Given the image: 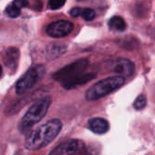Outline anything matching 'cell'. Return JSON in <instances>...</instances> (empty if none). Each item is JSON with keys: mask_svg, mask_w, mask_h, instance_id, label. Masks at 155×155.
I'll list each match as a JSON object with an SVG mask.
<instances>
[{"mask_svg": "<svg viewBox=\"0 0 155 155\" xmlns=\"http://www.w3.org/2000/svg\"><path fill=\"white\" fill-rule=\"evenodd\" d=\"M51 103L52 98L50 96H45L40 98L34 104H32L21 120L19 125L20 131L22 133H27L35 124L40 122L47 114Z\"/></svg>", "mask_w": 155, "mask_h": 155, "instance_id": "obj_2", "label": "cell"}, {"mask_svg": "<svg viewBox=\"0 0 155 155\" xmlns=\"http://www.w3.org/2000/svg\"><path fill=\"white\" fill-rule=\"evenodd\" d=\"M124 77L122 75L112 76L93 84L85 93V98L89 101L101 99L113 93L124 84Z\"/></svg>", "mask_w": 155, "mask_h": 155, "instance_id": "obj_3", "label": "cell"}, {"mask_svg": "<svg viewBox=\"0 0 155 155\" xmlns=\"http://www.w3.org/2000/svg\"><path fill=\"white\" fill-rule=\"evenodd\" d=\"M94 78H95V74H82L81 75H79L78 77H76L75 79H74L73 81H71L70 83L66 84L65 85H64V88L66 89H71V88H74L78 85L81 84H84L87 82L93 80Z\"/></svg>", "mask_w": 155, "mask_h": 155, "instance_id": "obj_14", "label": "cell"}, {"mask_svg": "<svg viewBox=\"0 0 155 155\" xmlns=\"http://www.w3.org/2000/svg\"><path fill=\"white\" fill-rule=\"evenodd\" d=\"M88 66V61L86 59H81L78 60L63 69L57 71L54 74L53 78L56 81H59L63 84V86L66 84L70 83L82 74H84V70Z\"/></svg>", "mask_w": 155, "mask_h": 155, "instance_id": "obj_4", "label": "cell"}, {"mask_svg": "<svg viewBox=\"0 0 155 155\" xmlns=\"http://www.w3.org/2000/svg\"><path fill=\"white\" fill-rule=\"evenodd\" d=\"M70 15L73 17L82 16L85 21H92L95 17V12L92 8L88 7H74L70 11Z\"/></svg>", "mask_w": 155, "mask_h": 155, "instance_id": "obj_11", "label": "cell"}, {"mask_svg": "<svg viewBox=\"0 0 155 155\" xmlns=\"http://www.w3.org/2000/svg\"><path fill=\"white\" fill-rule=\"evenodd\" d=\"M2 67H1V65H0V77H1V75H2Z\"/></svg>", "mask_w": 155, "mask_h": 155, "instance_id": "obj_18", "label": "cell"}, {"mask_svg": "<svg viewBox=\"0 0 155 155\" xmlns=\"http://www.w3.org/2000/svg\"><path fill=\"white\" fill-rule=\"evenodd\" d=\"M109 28L112 31L124 32L126 29V23L121 16H114L108 22Z\"/></svg>", "mask_w": 155, "mask_h": 155, "instance_id": "obj_15", "label": "cell"}, {"mask_svg": "<svg viewBox=\"0 0 155 155\" xmlns=\"http://www.w3.org/2000/svg\"><path fill=\"white\" fill-rule=\"evenodd\" d=\"M134 64L126 58H120L116 61L114 71L122 76H130L134 73Z\"/></svg>", "mask_w": 155, "mask_h": 155, "instance_id": "obj_8", "label": "cell"}, {"mask_svg": "<svg viewBox=\"0 0 155 155\" xmlns=\"http://www.w3.org/2000/svg\"><path fill=\"white\" fill-rule=\"evenodd\" d=\"M84 152V144L79 140L66 141L55 147L50 154H80Z\"/></svg>", "mask_w": 155, "mask_h": 155, "instance_id": "obj_7", "label": "cell"}, {"mask_svg": "<svg viewBox=\"0 0 155 155\" xmlns=\"http://www.w3.org/2000/svg\"><path fill=\"white\" fill-rule=\"evenodd\" d=\"M27 4H28L27 0H15V1H13V3L11 5H9L6 7L5 13L11 18H15L20 15L21 9L25 7L27 5Z\"/></svg>", "mask_w": 155, "mask_h": 155, "instance_id": "obj_12", "label": "cell"}, {"mask_svg": "<svg viewBox=\"0 0 155 155\" xmlns=\"http://www.w3.org/2000/svg\"><path fill=\"white\" fill-rule=\"evenodd\" d=\"M89 129L97 134H104L110 129L109 123L104 118H92L88 122Z\"/></svg>", "mask_w": 155, "mask_h": 155, "instance_id": "obj_9", "label": "cell"}, {"mask_svg": "<svg viewBox=\"0 0 155 155\" xmlns=\"http://www.w3.org/2000/svg\"><path fill=\"white\" fill-rule=\"evenodd\" d=\"M66 0H48V8L51 10H57L64 6Z\"/></svg>", "mask_w": 155, "mask_h": 155, "instance_id": "obj_17", "label": "cell"}, {"mask_svg": "<svg viewBox=\"0 0 155 155\" xmlns=\"http://www.w3.org/2000/svg\"><path fill=\"white\" fill-rule=\"evenodd\" d=\"M146 104H147V100H146L145 95L141 94V95H139V96L136 98V100L134 101V107L136 110L140 111V110H143V109L146 106Z\"/></svg>", "mask_w": 155, "mask_h": 155, "instance_id": "obj_16", "label": "cell"}, {"mask_svg": "<svg viewBox=\"0 0 155 155\" xmlns=\"http://www.w3.org/2000/svg\"><path fill=\"white\" fill-rule=\"evenodd\" d=\"M65 51H66V46L64 45H62V44H59V43H52L46 48L47 57L49 59L50 58L51 59L56 58L57 56L64 54Z\"/></svg>", "mask_w": 155, "mask_h": 155, "instance_id": "obj_13", "label": "cell"}, {"mask_svg": "<svg viewBox=\"0 0 155 155\" xmlns=\"http://www.w3.org/2000/svg\"><path fill=\"white\" fill-rule=\"evenodd\" d=\"M62 123L58 119L47 121L31 132L25 139V147L28 151H37L50 144L60 134Z\"/></svg>", "mask_w": 155, "mask_h": 155, "instance_id": "obj_1", "label": "cell"}, {"mask_svg": "<svg viewBox=\"0 0 155 155\" xmlns=\"http://www.w3.org/2000/svg\"><path fill=\"white\" fill-rule=\"evenodd\" d=\"M45 74V68L43 64H36L30 68L22 78L18 80L15 85V91L17 94H22L31 89L36 84Z\"/></svg>", "mask_w": 155, "mask_h": 155, "instance_id": "obj_5", "label": "cell"}, {"mask_svg": "<svg viewBox=\"0 0 155 155\" xmlns=\"http://www.w3.org/2000/svg\"><path fill=\"white\" fill-rule=\"evenodd\" d=\"M78 1H83V0H78Z\"/></svg>", "mask_w": 155, "mask_h": 155, "instance_id": "obj_19", "label": "cell"}, {"mask_svg": "<svg viewBox=\"0 0 155 155\" xmlns=\"http://www.w3.org/2000/svg\"><path fill=\"white\" fill-rule=\"evenodd\" d=\"M74 30V24L67 20H59L51 23L47 28L46 33L49 36L54 38L64 37L70 35Z\"/></svg>", "mask_w": 155, "mask_h": 155, "instance_id": "obj_6", "label": "cell"}, {"mask_svg": "<svg viewBox=\"0 0 155 155\" xmlns=\"http://www.w3.org/2000/svg\"><path fill=\"white\" fill-rule=\"evenodd\" d=\"M19 51L16 48L11 47L9 49H7L5 54V58H4V62L5 64L13 70H15L17 64H18V60H19Z\"/></svg>", "mask_w": 155, "mask_h": 155, "instance_id": "obj_10", "label": "cell"}]
</instances>
